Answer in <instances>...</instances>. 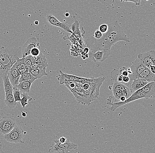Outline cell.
<instances>
[{
	"instance_id": "40",
	"label": "cell",
	"mask_w": 155,
	"mask_h": 153,
	"mask_svg": "<svg viewBox=\"0 0 155 153\" xmlns=\"http://www.w3.org/2000/svg\"><path fill=\"white\" fill-rule=\"evenodd\" d=\"M0 153H4L2 150V145L0 144Z\"/></svg>"
},
{
	"instance_id": "6",
	"label": "cell",
	"mask_w": 155,
	"mask_h": 153,
	"mask_svg": "<svg viewBox=\"0 0 155 153\" xmlns=\"http://www.w3.org/2000/svg\"><path fill=\"white\" fill-rule=\"evenodd\" d=\"M16 126L15 118L5 116L0 120V134L5 135L8 134Z\"/></svg>"
},
{
	"instance_id": "36",
	"label": "cell",
	"mask_w": 155,
	"mask_h": 153,
	"mask_svg": "<svg viewBox=\"0 0 155 153\" xmlns=\"http://www.w3.org/2000/svg\"><path fill=\"white\" fill-rule=\"evenodd\" d=\"M38 59V56H33L31 55V61L32 63L34 64V63L37 62Z\"/></svg>"
},
{
	"instance_id": "3",
	"label": "cell",
	"mask_w": 155,
	"mask_h": 153,
	"mask_svg": "<svg viewBox=\"0 0 155 153\" xmlns=\"http://www.w3.org/2000/svg\"><path fill=\"white\" fill-rule=\"evenodd\" d=\"M21 56V50L18 49L0 48V62L5 67L8 71L11 68L17 59ZM22 57V56H21Z\"/></svg>"
},
{
	"instance_id": "13",
	"label": "cell",
	"mask_w": 155,
	"mask_h": 153,
	"mask_svg": "<svg viewBox=\"0 0 155 153\" xmlns=\"http://www.w3.org/2000/svg\"><path fill=\"white\" fill-rule=\"evenodd\" d=\"M110 54L103 50H99L92 54H89V58L94 62H102L106 60Z\"/></svg>"
},
{
	"instance_id": "25",
	"label": "cell",
	"mask_w": 155,
	"mask_h": 153,
	"mask_svg": "<svg viewBox=\"0 0 155 153\" xmlns=\"http://www.w3.org/2000/svg\"><path fill=\"white\" fill-rule=\"evenodd\" d=\"M37 79L33 76L30 72L28 71L22 74L19 79V83L25 81L32 80L35 82Z\"/></svg>"
},
{
	"instance_id": "42",
	"label": "cell",
	"mask_w": 155,
	"mask_h": 153,
	"mask_svg": "<svg viewBox=\"0 0 155 153\" xmlns=\"http://www.w3.org/2000/svg\"><path fill=\"white\" fill-rule=\"evenodd\" d=\"M65 16H66V17H68L69 16L70 14L69 13H68V12H66V13H65L64 14Z\"/></svg>"
},
{
	"instance_id": "15",
	"label": "cell",
	"mask_w": 155,
	"mask_h": 153,
	"mask_svg": "<svg viewBox=\"0 0 155 153\" xmlns=\"http://www.w3.org/2000/svg\"><path fill=\"white\" fill-rule=\"evenodd\" d=\"M34 81L32 80L25 81L20 82L16 87L21 92V93H28L30 92L31 85Z\"/></svg>"
},
{
	"instance_id": "32",
	"label": "cell",
	"mask_w": 155,
	"mask_h": 153,
	"mask_svg": "<svg viewBox=\"0 0 155 153\" xmlns=\"http://www.w3.org/2000/svg\"><path fill=\"white\" fill-rule=\"evenodd\" d=\"M119 73L123 76H129L127 68L125 67H122L119 69Z\"/></svg>"
},
{
	"instance_id": "9",
	"label": "cell",
	"mask_w": 155,
	"mask_h": 153,
	"mask_svg": "<svg viewBox=\"0 0 155 153\" xmlns=\"http://www.w3.org/2000/svg\"><path fill=\"white\" fill-rule=\"evenodd\" d=\"M39 46V43L38 42L37 40L35 37H31L26 41L21 49V56L22 57H25L31 54V51L33 48L38 47Z\"/></svg>"
},
{
	"instance_id": "43",
	"label": "cell",
	"mask_w": 155,
	"mask_h": 153,
	"mask_svg": "<svg viewBox=\"0 0 155 153\" xmlns=\"http://www.w3.org/2000/svg\"><path fill=\"white\" fill-rule=\"evenodd\" d=\"M22 115L23 117H26V116H27L26 113H24V112H23V113H22Z\"/></svg>"
},
{
	"instance_id": "20",
	"label": "cell",
	"mask_w": 155,
	"mask_h": 153,
	"mask_svg": "<svg viewBox=\"0 0 155 153\" xmlns=\"http://www.w3.org/2000/svg\"><path fill=\"white\" fill-rule=\"evenodd\" d=\"M5 103L7 106L11 109L14 108L16 105V102L15 101L14 96L12 92L5 93Z\"/></svg>"
},
{
	"instance_id": "37",
	"label": "cell",
	"mask_w": 155,
	"mask_h": 153,
	"mask_svg": "<svg viewBox=\"0 0 155 153\" xmlns=\"http://www.w3.org/2000/svg\"><path fill=\"white\" fill-rule=\"evenodd\" d=\"M19 71L21 75H22V74H24V73H26V72L29 71L28 70L27 68H23V69H20V70H19Z\"/></svg>"
},
{
	"instance_id": "30",
	"label": "cell",
	"mask_w": 155,
	"mask_h": 153,
	"mask_svg": "<svg viewBox=\"0 0 155 153\" xmlns=\"http://www.w3.org/2000/svg\"><path fill=\"white\" fill-rule=\"evenodd\" d=\"M8 71L5 67L0 62V77H2L5 75H7Z\"/></svg>"
},
{
	"instance_id": "12",
	"label": "cell",
	"mask_w": 155,
	"mask_h": 153,
	"mask_svg": "<svg viewBox=\"0 0 155 153\" xmlns=\"http://www.w3.org/2000/svg\"><path fill=\"white\" fill-rule=\"evenodd\" d=\"M60 75L57 76L58 80L61 84H63V82L65 80L69 81L78 82H82V81L85 79L84 78H81L73 75H68V74L64 73L61 71L60 70Z\"/></svg>"
},
{
	"instance_id": "24",
	"label": "cell",
	"mask_w": 155,
	"mask_h": 153,
	"mask_svg": "<svg viewBox=\"0 0 155 153\" xmlns=\"http://www.w3.org/2000/svg\"><path fill=\"white\" fill-rule=\"evenodd\" d=\"M110 76L112 82H117L123 84V76L120 74L119 71L116 69L112 70L110 74Z\"/></svg>"
},
{
	"instance_id": "1",
	"label": "cell",
	"mask_w": 155,
	"mask_h": 153,
	"mask_svg": "<svg viewBox=\"0 0 155 153\" xmlns=\"http://www.w3.org/2000/svg\"><path fill=\"white\" fill-rule=\"evenodd\" d=\"M108 25V31L106 33L103 34L101 39L97 40L92 36L86 40V46L90 50L88 54H92L99 50L110 54L111 47L118 42L123 41L130 42V40L124 33L117 20Z\"/></svg>"
},
{
	"instance_id": "34",
	"label": "cell",
	"mask_w": 155,
	"mask_h": 153,
	"mask_svg": "<svg viewBox=\"0 0 155 153\" xmlns=\"http://www.w3.org/2000/svg\"><path fill=\"white\" fill-rule=\"evenodd\" d=\"M103 36V34L99 30H97L95 32L94 34L93 37L95 39L99 40V39H101L102 37Z\"/></svg>"
},
{
	"instance_id": "27",
	"label": "cell",
	"mask_w": 155,
	"mask_h": 153,
	"mask_svg": "<svg viewBox=\"0 0 155 153\" xmlns=\"http://www.w3.org/2000/svg\"><path fill=\"white\" fill-rule=\"evenodd\" d=\"M14 65L18 70L26 68L25 64V58L21 57L17 59Z\"/></svg>"
},
{
	"instance_id": "28",
	"label": "cell",
	"mask_w": 155,
	"mask_h": 153,
	"mask_svg": "<svg viewBox=\"0 0 155 153\" xmlns=\"http://www.w3.org/2000/svg\"><path fill=\"white\" fill-rule=\"evenodd\" d=\"M12 93H13V96H14L15 101V102H20V101H21L20 95H21V92L16 87H13Z\"/></svg>"
},
{
	"instance_id": "14",
	"label": "cell",
	"mask_w": 155,
	"mask_h": 153,
	"mask_svg": "<svg viewBox=\"0 0 155 153\" xmlns=\"http://www.w3.org/2000/svg\"><path fill=\"white\" fill-rule=\"evenodd\" d=\"M149 83V82L146 81L143 79H135L132 82L130 89L132 93H133L134 92L137 91L138 89L145 86Z\"/></svg>"
},
{
	"instance_id": "39",
	"label": "cell",
	"mask_w": 155,
	"mask_h": 153,
	"mask_svg": "<svg viewBox=\"0 0 155 153\" xmlns=\"http://www.w3.org/2000/svg\"><path fill=\"white\" fill-rule=\"evenodd\" d=\"M148 69L151 71L152 73H153V74H155V66H150V67H149Z\"/></svg>"
},
{
	"instance_id": "8",
	"label": "cell",
	"mask_w": 155,
	"mask_h": 153,
	"mask_svg": "<svg viewBox=\"0 0 155 153\" xmlns=\"http://www.w3.org/2000/svg\"><path fill=\"white\" fill-rule=\"evenodd\" d=\"M137 58L140 59L147 68L150 66H155V50L140 53L137 55Z\"/></svg>"
},
{
	"instance_id": "16",
	"label": "cell",
	"mask_w": 155,
	"mask_h": 153,
	"mask_svg": "<svg viewBox=\"0 0 155 153\" xmlns=\"http://www.w3.org/2000/svg\"><path fill=\"white\" fill-rule=\"evenodd\" d=\"M138 78L143 79L149 82H155V74L152 73L146 67L144 71L139 75Z\"/></svg>"
},
{
	"instance_id": "5",
	"label": "cell",
	"mask_w": 155,
	"mask_h": 153,
	"mask_svg": "<svg viewBox=\"0 0 155 153\" xmlns=\"http://www.w3.org/2000/svg\"><path fill=\"white\" fill-rule=\"evenodd\" d=\"M26 132L21 127L16 125L9 133L4 135L6 141L13 144H24V138Z\"/></svg>"
},
{
	"instance_id": "11",
	"label": "cell",
	"mask_w": 155,
	"mask_h": 153,
	"mask_svg": "<svg viewBox=\"0 0 155 153\" xmlns=\"http://www.w3.org/2000/svg\"><path fill=\"white\" fill-rule=\"evenodd\" d=\"M8 76L10 81L13 87L16 86L19 83V79L21 77V74L19 70L13 65L8 72Z\"/></svg>"
},
{
	"instance_id": "41",
	"label": "cell",
	"mask_w": 155,
	"mask_h": 153,
	"mask_svg": "<svg viewBox=\"0 0 155 153\" xmlns=\"http://www.w3.org/2000/svg\"><path fill=\"white\" fill-rule=\"evenodd\" d=\"M34 24H35V25H38L39 24V21L38 20H35V21L34 22Z\"/></svg>"
},
{
	"instance_id": "33",
	"label": "cell",
	"mask_w": 155,
	"mask_h": 153,
	"mask_svg": "<svg viewBox=\"0 0 155 153\" xmlns=\"http://www.w3.org/2000/svg\"><path fill=\"white\" fill-rule=\"evenodd\" d=\"M40 52V50L38 47H35L31 50V54L33 56H38Z\"/></svg>"
},
{
	"instance_id": "21",
	"label": "cell",
	"mask_w": 155,
	"mask_h": 153,
	"mask_svg": "<svg viewBox=\"0 0 155 153\" xmlns=\"http://www.w3.org/2000/svg\"><path fill=\"white\" fill-rule=\"evenodd\" d=\"M52 151L55 153H78L77 148L74 149H67L63 148L58 147L56 144L53 145L52 148Z\"/></svg>"
},
{
	"instance_id": "19",
	"label": "cell",
	"mask_w": 155,
	"mask_h": 153,
	"mask_svg": "<svg viewBox=\"0 0 155 153\" xmlns=\"http://www.w3.org/2000/svg\"><path fill=\"white\" fill-rule=\"evenodd\" d=\"M38 65V69H45L46 70L48 67V60L46 57L41 52L38 56L37 61L36 62Z\"/></svg>"
},
{
	"instance_id": "17",
	"label": "cell",
	"mask_w": 155,
	"mask_h": 153,
	"mask_svg": "<svg viewBox=\"0 0 155 153\" xmlns=\"http://www.w3.org/2000/svg\"><path fill=\"white\" fill-rule=\"evenodd\" d=\"M55 144H57L58 147L63 148L67 149H74L77 148V144L71 142L69 140L67 139L65 142L64 143H60L59 139H55L54 140Z\"/></svg>"
},
{
	"instance_id": "38",
	"label": "cell",
	"mask_w": 155,
	"mask_h": 153,
	"mask_svg": "<svg viewBox=\"0 0 155 153\" xmlns=\"http://www.w3.org/2000/svg\"><path fill=\"white\" fill-rule=\"evenodd\" d=\"M59 139V142L60 143H64L66 142L67 140V138L64 137H60V139Z\"/></svg>"
},
{
	"instance_id": "29",
	"label": "cell",
	"mask_w": 155,
	"mask_h": 153,
	"mask_svg": "<svg viewBox=\"0 0 155 153\" xmlns=\"http://www.w3.org/2000/svg\"><path fill=\"white\" fill-rule=\"evenodd\" d=\"M31 55L30 54V55H28V56L24 57L25 58V64L26 65V68L29 71L32 69L31 66L32 65V63L31 60Z\"/></svg>"
},
{
	"instance_id": "7",
	"label": "cell",
	"mask_w": 155,
	"mask_h": 153,
	"mask_svg": "<svg viewBox=\"0 0 155 153\" xmlns=\"http://www.w3.org/2000/svg\"><path fill=\"white\" fill-rule=\"evenodd\" d=\"M146 68L144 64L139 59L137 58L132 63L130 67L132 75H129L130 82H132L135 79L138 78L139 75L142 73Z\"/></svg>"
},
{
	"instance_id": "35",
	"label": "cell",
	"mask_w": 155,
	"mask_h": 153,
	"mask_svg": "<svg viewBox=\"0 0 155 153\" xmlns=\"http://www.w3.org/2000/svg\"><path fill=\"white\" fill-rule=\"evenodd\" d=\"M89 51H90V50L88 48V47H85L83 50L82 52V56H84L86 54H88L89 53Z\"/></svg>"
},
{
	"instance_id": "22",
	"label": "cell",
	"mask_w": 155,
	"mask_h": 153,
	"mask_svg": "<svg viewBox=\"0 0 155 153\" xmlns=\"http://www.w3.org/2000/svg\"><path fill=\"white\" fill-rule=\"evenodd\" d=\"M2 78L3 82L5 93L12 92L14 87L13 86L10 81L8 75L4 76L2 77Z\"/></svg>"
},
{
	"instance_id": "31",
	"label": "cell",
	"mask_w": 155,
	"mask_h": 153,
	"mask_svg": "<svg viewBox=\"0 0 155 153\" xmlns=\"http://www.w3.org/2000/svg\"><path fill=\"white\" fill-rule=\"evenodd\" d=\"M99 30L103 34L106 33L108 30V24H102L99 27Z\"/></svg>"
},
{
	"instance_id": "4",
	"label": "cell",
	"mask_w": 155,
	"mask_h": 153,
	"mask_svg": "<svg viewBox=\"0 0 155 153\" xmlns=\"http://www.w3.org/2000/svg\"><path fill=\"white\" fill-rule=\"evenodd\" d=\"M111 85L113 96H110L107 99V101L112 103L120 102L121 97H125L128 99L131 95V92L128 87L124 84L117 82H112Z\"/></svg>"
},
{
	"instance_id": "23",
	"label": "cell",
	"mask_w": 155,
	"mask_h": 153,
	"mask_svg": "<svg viewBox=\"0 0 155 153\" xmlns=\"http://www.w3.org/2000/svg\"><path fill=\"white\" fill-rule=\"evenodd\" d=\"M29 71L32 75L36 79L41 78L44 76L48 75V74L45 69H31Z\"/></svg>"
},
{
	"instance_id": "18",
	"label": "cell",
	"mask_w": 155,
	"mask_h": 153,
	"mask_svg": "<svg viewBox=\"0 0 155 153\" xmlns=\"http://www.w3.org/2000/svg\"><path fill=\"white\" fill-rule=\"evenodd\" d=\"M79 22L77 20L75 19L74 23L71 25V29L72 30L73 33L72 34L75 38H77L78 39H80L82 40V36L83 35L82 31H80L79 28Z\"/></svg>"
},
{
	"instance_id": "2",
	"label": "cell",
	"mask_w": 155,
	"mask_h": 153,
	"mask_svg": "<svg viewBox=\"0 0 155 153\" xmlns=\"http://www.w3.org/2000/svg\"><path fill=\"white\" fill-rule=\"evenodd\" d=\"M143 98L147 99L155 98V82H149L142 88L134 92L125 101L115 103H112L110 101H107V105H111V106L109 108V110L113 112L123 105L128 104L132 101Z\"/></svg>"
},
{
	"instance_id": "10",
	"label": "cell",
	"mask_w": 155,
	"mask_h": 153,
	"mask_svg": "<svg viewBox=\"0 0 155 153\" xmlns=\"http://www.w3.org/2000/svg\"><path fill=\"white\" fill-rule=\"evenodd\" d=\"M46 19L47 22L49 23V24L55 26V27H59L63 29L64 31L70 33L72 34V31L71 29V25L68 24L66 23L61 22L58 20L55 16L51 14H48L46 16Z\"/></svg>"
},
{
	"instance_id": "26",
	"label": "cell",
	"mask_w": 155,
	"mask_h": 153,
	"mask_svg": "<svg viewBox=\"0 0 155 153\" xmlns=\"http://www.w3.org/2000/svg\"><path fill=\"white\" fill-rule=\"evenodd\" d=\"M22 96L21 98L20 103L23 108H24L27 105H28V100L31 101L32 98L29 96L28 93H22Z\"/></svg>"
}]
</instances>
